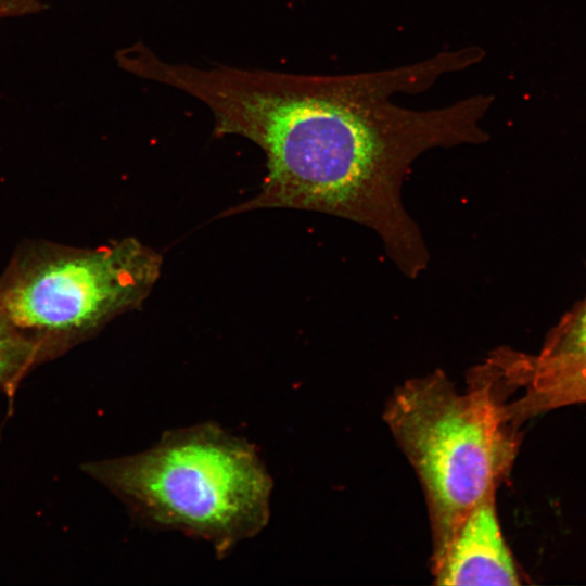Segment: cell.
I'll return each instance as SVG.
<instances>
[{
  "mask_svg": "<svg viewBox=\"0 0 586 586\" xmlns=\"http://www.w3.org/2000/svg\"><path fill=\"white\" fill-rule=\"evenodd\" d=\"M455 69L449 52L347 76L204 69L157 58L149 77L203 102L217 135L245 137L265 152L268 174L252 207L309 209L367 226L402 272L416 278L426 268L429 253L404 208L403 182L415 160L432 148L486 141L480 122L492 99L475 95L444 109L413 111L390 98L426 89Z\"/></svg>",
  "mask_w": 586,
  "mask_h": 586,
  "instance_id": "obj_1",
  "label": "cell"
},
{
  "mask_svg": "<svg viewBox=\"0 0 586 586\" xmlns=\"http://www.w3.org/2000/svg\"><path fill=\"white\" fill-rule=\"evenodd\" d=\"M81 470L144 524L201 538L218 558L270 519L273 482L257 449L213 422L166 431L149 449Z\"/></svg>",
  "mask_w": 586,
  "mask_h": 586,
  "instance_id": "obj_2",
  "label": "cell"
},
{
  "mask_svg": "<svg viewBox=\"0 0 586 586\" xmlns=\"http://www.w3.org/2000/svg\"><path fill=\"white\" fill-rule=\"evenodd\" d=\"M384 418L424 491L435 557L512 463L506 403L476 370L462 393L436 371L399 386Z\"/></svg>",
  "mask_w": 586,
  "mask_h": 586,
  "instance_id": "obj_3",
  "label": "cell"
},
{
  "mask_svg": "<svg viewBox=\"0 0 586 586\" xmlns=\"http://www.w3.org/2000/svg\"><path fill=\"white\" fill-rule=\"evenodd\" d=\"M161 258L135 239L91 250L34 246L0 280V310L49 359L137 307Z\"/></svg>",
  "mask_w": 586,
  "mask_h": 586,
  "instance_id": "obj_4",
  "label": "cell"
},
{
  "mask_svg": "<svg viewBox=\"0 0 586 586\" xmlns=\"http://www.w3.org/2000/svg\"><path fill=\"white\" fill-rule=\"evenodd\" d=\"M495 362L507 384L524 388L523 396L509 406L512 418L583 403L586 396V301L560 324L538 355L496 352Z\"/></svg>",
  "mask_w": 586,
  "mask_h": 586,
  "instance_id": "obj_5",
  "label": "cell"
},
{
  "mask_svg": "<svg viewBox=\"0 0 586 586\" xmlns=\"http://www.w3.org/2000/svg\"><path fill=\"white\" fill-rule=\"evenodd\" d=\"M440 585H519V575L502 537L495 495L480 501L433 557Z\"/></svg>",
  "mask_w": 586,
  "mask_h": 586,
  "instance_id": "obj_6",
  "label": "cell"
},
{
  "mask_svg": "<svg viewBox=\"0 0 586 586\" xmlns=\"http://www.w3.org/2000/svg\"><path fill=\"white\" fill-rule=\"evenodd\" d=\"M44 360H49L46 352L0 310V393L13 395L28 372Z\"/></svg>",
  "mask_w": 586,
  "mask_h": 586,
  "instance_id": "obj_7",
  "label": "cell"
},
{
  "mask_svg": "<svg viewBox=\"0 0 586 586\" xmlns=\"http://www.w3.org/2000/svg\"><path fill=\"white\" fill-rule=\"evenodd\" d=\"M585 402H586V396H585Z\"/></svg>",
  "mask_w": 586,
  "mask_h": 586,
  "instance_id": "obj_8",
  "label": "cell"
}]
</instances>
